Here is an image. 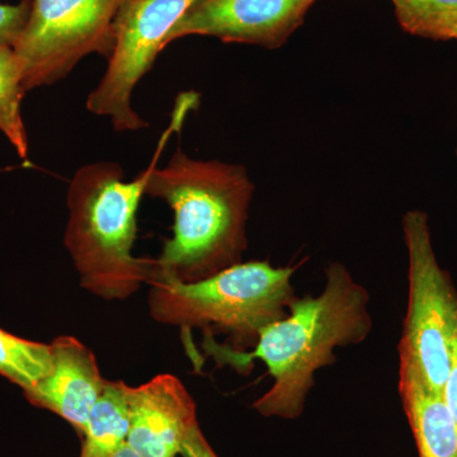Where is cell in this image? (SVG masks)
<instances>
[{"instance_id":"obj_1","label":"cell","mask_w":457,"mask_h":457,"mask_svg":"<svg viewBox=\"0 0 457 457\" xmlns=\"http://www.w3.org/2000/svg\"><path fill=\"white\" fill-rule=\"evenodd\" d=\"M196 101L195 93L179 96L152 161L137 179L126 180L114 162H97L83 165L69 183L64 243L80 286L95 296L125 300L158 276L156 260L132 253L137 209L168 140L180 131Z\"/></svg>"},{"instance_id":"obj_2","label":"cell","mask_w":457,"mask_h":457,"mask_svg":"<svg viewBox=\"0 0 457 457\" xmlns=\"http://www.w3.org/2000/svg\"><path fill=\"white\" fill-rule=\"evenodd\" d=\"M369 302L368 291L348 270L332 263L323 291L296 297L284 317L261 330L253 352L212 347V353L233 368L245 369L254 360L264 362L273 384L253 408L263 417L295 420L303 413L318 370L335 362L336 348L368 338Z\"/></svg>"},{"instance_id":"obj_3","label":"cell","mask_w":457,"mask_h":457,"mask_svg":"<svg viewBox=\"0 0 457 457\" xmlns=\"http://www.w3.org/2000/svg\"><path fill=\"white\" fill-rule=\"evenodd\" d=\"M253 191L240 165L196 161L180 149L165 167H156L145 194L164 200L174 213L173 237L156 258V278L194 282L240 263Z\"/></svg>"},{"instance_id":"obj_4","label":"cell","mask_w":457,"mask_h":457,"mask_svg":"<svg viewBox=\"0 0 457 457\" xmlns=\"http://www.w3.org/2000/svg\"><path fill=\"white\" fill-rule=\"evenodd\" d=\"M295 267L253 261L194 282L156 278L150 282V317L163 326L218 328L237 341L254 342L264 327L278 320L296 299Z\"/></svg>"},{"instance_id":"obj_5","label":"cell","mask_w":457,"mask_h":457,"mask_svg":"<svg viewBox=\"0 0 457 457\" xmlns=\"http://www.w3.org/2000/svg\"><path fill=\"white\" fill-rule=\"evenodd\" d=\"M408 249V308L399 343L400 368L442 393L457 329V293L432 245L428 216L420 210L403 219Z\"/></svg>"},{"instance_id":"obj_6","label":"cell","mask_w":457,"mask_h":457,"mask_svg":"<svg viewBox=\"0 0 457 457\" xmlns=\"http://www.w3.org/2000/svg\"><path fill=\"white\" fill-rule=\"evenodd\" d=\"M25 29L13 49L26 93L64 79L90 54L110 55L125 0H27Z\"/></svg>"},{"instance_id":"obj_7","label":"cell","mask_w":457,"mask_h":457,"mask_svg":"<svg viewBox=\"0 0 457 457\" xmlns=\"http://www.w3.org/2000/svg\"><path fill=\"white\" fill-rule=\"evenodd\" d=\"M197 0H125L113 23L108 65L87 99V110L111 120L119 132L139 131L147 122L131 106L135 87L165 49L177 22Z\"/></svg>"},{"instance_id":"obj_8","label":"cell","mask_w":457,"mask_h":457,"mask_svg":"<svg viewBox=\"0 0 457 457\" xmlns=\"http://www.w3.org/2000/svg\"><path fill=\"white\" fill-rule=\"evenodd\" d=\"M315 0H197L171 29L165 47L187 36H212L224 42L278 49Z\"/></svg>"},{"instance_id":"obj_9","label":"cell","mask_w":457,"mask_h":457,"mask_svg":"<svg viewBox=\"0 0 457 457\" xmlns=\"http://www.w3.org/2000/svg\"><path fill=\"white\" fill-rule=\"evenodd\" d=\"M128 444L143 457H177L198 425L194 399L174 375H158L139 386L128 385Z\"/></svg>"},{"instance_id":"obj_10","label":"cell","mask_w":457,"mask_h":457,"mask_svg":"<svg viewBox=\"0 0 457 457\" xmlns=\"http://www.w3.org/2000/svg\"><path fill=\"white\" fill-rule=\"evenodd\" d=\"M50 347L49 374L23 394L35 407L53 411L84 433L107 378L99 371L95 353L79 339L59 336Z\"/></svg>"},{"instance_id":"obj_11","label":"cell","mask_w":457,"mask_h":457,"mask_svg":"<svg viewBox=\"0 0 457 457\" xmlns=\"http://www.w3.org/2000/svg\"><path fill=\"white\" fill-rule=\"evenodd\" d=\"M399 393L420 457H457V423L442 394L399 369Z\"/></svg>"},{"instance_id":"obj_12","label":"cell","mask_w":457,"mask_h":457,"mask_svg":"<svg viewBox=\"0 0 457 457\" xmlns=\"http://www.w3.org/2000/svg\"><path fill=\"white\" fill-rule=\"evenodd\" d=\"M130 431L128 384L107 380L90 411L80 457H112Z\"/></svg>"},{"instance_id":"obj_13","label":"cell","mask_w":457,"mask_h":457,"mask_svg":"<svg viewBox=\"0 0 457 457\" xmlns=\"http://www.w3.org/2000/svg\"><path fill=\"white\" fill-rule=\"evenodd\" d=\"M25 95L22 65L16 51L8 45H0V132L21 158L29 155V137L21 111Z\"/></svg>"},{"instance_id":"obj_14","label":"cell","mask_w":457,"mask_h":457,"mask_svg":"<svg viewBox=\"0 0 457 457\" xmlns=\"http://www.w3.org/2000/svg\"><path fill=\"white\" fill-rule=\"evenodd\" d=\"M50 345L29 341L0 328V376L25 390L49 374Z\"/></svg>"},{"instance_id":"obj_15","label":"cell","mask_w":457,"mask_h":457,"mask_svg":"<svg viewBox=\"0 0 457 457\" xmlns=\"http://www.w3.org/2000/svg\"><path fill=\"white\" fill-rule=\"evenodd\" d=\"M405 32L435 41L457 40V0H392Z\"/></svg>"},{"instance_id":"obj_16","label":"cell","mask_w":457,"mask_h":457,"mask_svg":"<svg viewBox=\"0 0 457 457\" xmlns=\"http://www.w3.org/2000/svg\"><path fill=\"white\" fill-rule=\"evenodd\" d=\"M29 11L27 0L17 5L0 3V45L14 46L25 29Z\"/></svg>"},{"instance_id":"obj_17","label":"cell","mask_w":457,"mask_h":457,"mask_svg":"<svg viewBox=\"0 0 457 457\" xmlns=\"http://www.w3.org/2000/svg\"><path fill=\"white\" fill-rule=\"evenodd\" d=\"M441 394L457 423V329L451 348L449 370Z\"/></svg>"},{"instance_id":"obj_18","label":"cell","mask_w":457,"mask_h":457,"mask_svg":"<svg viewBox=\"0 0 457 457\" xmlns=\"http://www.w3.org/2000/svg\"><path fill=\"white\" fill-rule=\"evenodd\" d=\"M179 455L182 457H218L212 446L204 440L200 426L196 425L189 431L182 445Z\"/></svg>"},{"instance_id":"obj_19","label":"cell","mask_w":457,"mask_h":457,"mask_svg":"<svg viewBox=\"0 0 457 457\" xmlns=\"http://www.w3.org/2000/svg\"><path fill=\"white\" fill-rule=\"evenodd\" d=\"M112 457H143L140 455L139 453H137V450L132 449L130 445L128 444V442H125V444L122 445L121 447H120L119 450L116 451V453H113Z\"/></svg>"}]
</instances>
